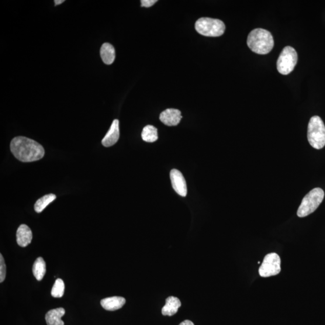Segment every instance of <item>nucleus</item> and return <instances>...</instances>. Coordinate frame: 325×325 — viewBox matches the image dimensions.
Masks as SVG:
<instances>
[{"instance_id":"nucleus-1","label":"nucleus","mask_w":325,"mask_h":325,"mask_svg":"<svg viewBox=\"0 0 325 325\" xmlns=\"http://www.w3.org/2000/svg\"><path fill=\"white\" fill-rule=\"evenodd\" d=\"M10 150L15 158L22 162L39 160L45 155L42 145L35 140L23 136L16 137L12 139Z\"/></svg>"},{"instance_id":"nucleus-2","label":"nucleus","mask_w":325,"mask_h":325,"mask_svg":"<svg viewBox=\"0 0 325 325\" xmlns=\"http://www.w3.org/2000/svg\"><path fill=\"white\" fill-rule=\"evenodd\" d=\"M247 45L255 53L267 54L274 47V40L269 31L256 29L249 34Z\"/></svg>"},{"instance_id":"nucleus-3","label":"nucleus","mask_w":325,"mask_h":325,"mask_svg":"<svg viewBox=\"0 0 325 325\" xmlns=\"http://www.w3.org/2000/svg\"><path fill=\"white\" fill-rule=\"evenodd\" d=\"M308 140L311 146L320 150L325 145V126L320 117L314 116L310 119L308 126Z\"/></svg>"},{"instance_id":"nucleus-4","label":"nucleus","mask_w":325,"mask_h":325,"mask_svg":"<svg viewBox=\"0 0 325 325\" xmlns=\"http://www.w3.org/2000/svg\"><path fill=\"white\" fill-rule=\"evenodd\" d=\"M324 193L320 188H315L311 191L302 200L301 204L297 210V215L299 217H304L315 212L322 202Z\"/></svg>"},{"instance_id":"nucleus-5","label":"nucleus","mask_w":325,"mask_h":325,"mask_svg":"<svg viewBox=\"0 0 325 325\" xmlns=\"http://www.w3.org/2000/svg\"><path fill=\"white\" fill-rule=\"evenodd\" d=\"M197 32L207 37L222 36L226 30V25L219 19L210 18H201L195 23Z\"/></svg>"},{"instance_id":"nucleus-6","label":"nucleus","mask_w":325,"mask_h":325,"mask_svg":"<svg viewBox=\"0 0 325 325\" xmlns=\"http://www.w3.org/2000/svg\"><path fill=\"white\" fill-rule=\"evenodd\" d=\"M297 62V54L292 47L283 48L277 61V70L280 74L288 75L293 71Z\"/></svg>"},{"instance_id":"nucleus-7","label":"nucleus","mask_w":325,"mask_h":325,"mask_svg":"<svg viewBox=\"0 0 325 325\" xmlns=\"http://www.w3.org/2000/svg\"><path fill=\"white\" fill-rule=\"evenodd\" d=\"M281 272V259L276 253L266 255L260 268H259V274L261 277L267 278L275 276Z\"/></svg>"},{"instance_id":"nucleus-8","label":"nucleus","mask_w":325,"mask_h":325,"mask_svg":"<svg viewBox=\"0 0 325 325\" xmlns=\"http://www.w3.org/2000/svg\"><path fill=\"white\" fill-rule=\"evenodd\" d=\"M170 177L173 189L179 195L183 197L188 194L186 181L181 172L177 169H172L170 173Z\"/></svg>"},{"instance_id":"nucleus-9","label":"nucleus","mask_w":325,"mask_h":325,"mask_svg":"<svg viewBox=\"0 0 325 325\" xmlns=\"http://www.w3.org/2000/svg\"><path fill=\"white\" fill-rule=\"evenodd\" d=\"M182 118L181 113L178 109H168L162 112L160 115V120L165 125L176 126Z\"/></svg>"},{"instance_id":"nucleus-10","label":"nucleus","mask_w":325,"mask_h":325,"mask_svg":"<svg viewBox=\"0 0 325 325\" xmlns=\"http://www.w3.org/2000/svg\"><path fill=\"white\" fill-rule=\"evenodd\" d=\"M119 122L117 119L113 121L111 127L108 132L102 140L104 147H110L115 145L119 138Z\"/></svg>"},{"instance_id":"nucleus-11","label":"nucleus","mask_w":325,"mask_h":325,"mask_svg":"<svg viewBox=\"0 0 325 325\" xmlns=\"http://www.w3.org/2000/svg\"><path fill=\"white\" fill-rule=\"evenodd\" d=\"M33 238L32 230L25 224L21 225L17 230L16 241L19 246L26 247L30 244Z\"/></svg>"},{"instance_id":"nucleus-12","label":"nucleus","mask_w":325,"mask_h":325,"mask_svg":"<svg viewBox=\"0 0 325 325\" xmlns=\"http://www.w3.org/2000/svg\"><path fill=\"white\" fill-rule=\"evenodd\" d=\"M126 302L125 298L123 297L113 296L102 299L101 305L106 310L116 311L125 305Z\"/></svg>"},{"instance_id":"nucleus-13","label":"nucleus","mask_w":325,"mask_h":325,"mask_svg":"<svg viewBox=\"0 0 325 325\" xmlns=\"http://www.w3.org/2000/svg\"><path fill=\"white\" fill-rule=\"evenodd\" d=\"M181 306L180 300L177 297L170 296L166 299L165 306L162 307L161 313L164 316H172L177 313Z\"/></svg>"},{"instance_id":"nucleus-14","label":"nucleus","mask_w":325,"mask_h":325,"mask_svg":"<svg viewBox=\"0 0 325 325\" xmlns=\"http://www.w3.org/2000/svg\"><path fill=\"white\" fill-rule=\"evenodd\" d=\"M65 310L63 308L51 310L46 315V320L48 325H64L62 317L65 315Z\"/></svg>"},{"instance_id":"nucleus-15","label":"nucleus","mask_w":325,"mask_h":325,"mask_svg":"<svg viewBox=\"0 0 325 325\" xmlns=\"http://www.w3.org/2000/svg\"><path fill=\"white\" fill-rule=\"evenodd\" d=\"M102 60L106 65H111L115 59V50L112 45L109 43L104 44L100 51Z\"/></svg>"},{"instance_id":"nucleus-16","label":"nucleus","mask_w":325,"mask_h":325,"mask_svg":"<svg viewBox=\"0 0 325 325\" xmlns=\"http://www.w3.org/2000/svg\"><path fill=\"white\" fill-rule=\"evenodd\" d=\"M33 273L37 281H41L46 274V263L43 257L37 258L34 262Z\"/></svg>"},{"instance_id":"nucleus-17","label":"nucleus","mask_w":325,"mask_h":325,"mask_svg":"<svg viewBox=\"0 0 325 325\" xmlns=\"http://www.w3.org/2000/svg\"><path fill=\"white\" fill-rule=\"evenodd\" d=\"M56 199V196L52 194H48L44 195L42 198L38 199L34 205V210L37 213H41L46 207L52 202H53Z\"/></svg>"},{"instance_id":"nucleus-18","label":"nucleus","mask_w":325,"mask_h":325,"mask_svg":"<svg viewBox=\"0 0 325 325\" xmlns=\"http://www.w3.org/2000/svg\"><path fill=\"white\" fill-rule=\"evenodd\" d=\"M141 138L147 143H154L158 139L157 129L153 126L145 127L141 133Z\"/></svg>"},{"instance_id":"nucleus-19","label":"nucleus","mask_w":325,"mask_h":325,"mask_svg":"<svg viewBox=\"0 0 325 325\" xmlns=\"http://www.w3.org/2000/svg\"><path fill=\"white\" fill-rule=\"evenodd\" d=\"M65 283L62 279L58 278L51 290V295L54 297H62L64 295Z\"/></svg>"},{"instance_id":"nucleus-20","label":"nucleus","mask_w":325,"mask_h":325,"mask_svg":"<svg viewBox=\"0 0 325 325\" xmlns=\"http://www.w3.org/2000/svg\"><path fill=\"white\" fill-rule=\"evenodd\" d=\"M6 276V266L3 255L0 254V282L5 281Z\"/></svg>"},{"instance_id":"nucleus-21","label":"nucleus","mask_w":325,"mask_h":325,"mask_svg":"<svg viewBox=\"0 0 325 325\" xmlns=\"http://www.w3.org/2000/svg\"><path fill=\"white\" fill-rule=\"evenodd\" d=\"M157 0H141V6L144 7V8H150L153 6L155 3H157Z\"/></svg>"},{"instance_id":"nucleus-22","label":"nucleus","mask_w":325,"mask_h":325,"mask_svg":"<svg viewBox=\"0 0 325 325\" xmlns=\"http://www.w3.org/2000/svg\"><path fill=\"white\" fill-rule=\"evenodd\" d=\"M179 325H195V324H193L192 321L188 320H185L184 321H182V322H181Z\"/></svg>"},{"instance_id":"nucleus-23","label":"nucleus","mask_w":325,"mask_h":325,"mask_svg":"<svg viewBox=\"0 0 325 325\" xmlns=\"http://www.w3.org/2000/svg\"><path fill=\"white\" fill-rule=\"evenodd\" d=\"M64 0H56L54 1L55 5L57 6L62 4L64 2Z\"/></svg>"}]
</instances>
